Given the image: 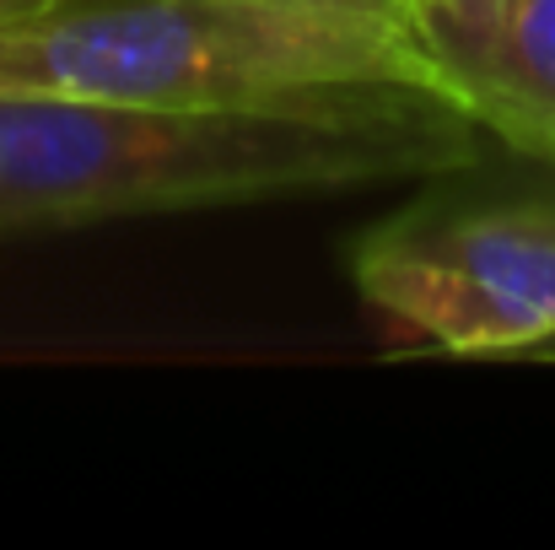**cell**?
I'll list each match as a JSON object with an SVG mask.
<instances>
[{
  "label": "cell",
  "mask_w": 555,
  "mask_h": 550,
  "mask_svg": "<svg viewBox=\"0 0 555 550\" xmlns=\"http://www.w3.org/2000/svg\"><path fill=\"white\" fill-rule=\"evenodd\" d=\"M0 92L475 119L415 16L340 0H54L0 22Z\"/></svg>",
  "instance_id": "obj_1"
},
{
  "label": "cell",
  "mask_w": 555,
  "mask_h": 550,
  "mask_svg": "<svg viewBox=\"0 0 555 550\" xmlns=\"http://www.w3.org/2000/svg\"><path fill=\"white\" fill-rule=\"evenodd\" d=\"M480 136L469 114H216L0 92V232L431 179L469 168Z\"/></svg>",
  "instance_id": "obj_2"
},
{
  "label": "cell",
  "mask_w": 555,
  "mask_h": 550,
  "mask_svg": "<svg viewBox=\"0 0 555 550\" xmlns=\"http://www.w3.org/2000/svg\"><path fill=\"white\" fill-rule=\"evenodd\" d=\"M372 314L448 357L529 362L555 335V205L410 216L351 254Z\"/></svg>",
  "instance_id": "obj_3"
},
{
  "label": "cell",
  "mask_w": 555,
  "mask_h": 550,
  "mask_svg": "<svg viewBox=\"0 0 555 550\" xmlns=\"http://www.w3.org/2000/svg\"><path fill=\"white\" fill-rule=\"evenodd\" d=\"M415 22L491 136L555 141V0H415Z\"/></svg>",
  "instance_id": "obj_4"
},
{
  "label": "cell",
  "mask_w": 555,
  "mask_h": 550,
  "mask_svg": "<svg viewBox=\"0 0 555 550\" xmlns=\"http://www.w3.org/2000/svg\"><path fill=\"white\" fill-rule=\"evenodd\" d=\"M340 5H372V11H399V16H415V0H340Z\"/></svg>",
  "instance_id": "obj_5"
},
{
  "label": "cell",
  "mask_w": 555,
  "mask_h": 550,
  "mask_svg": "<svg viewBox=\"0 0 555 550\" xmlns=\"http://www.w3.org/2000/svg\"><path fill=\"white\" fill-rule=\"evenodd\" d=\"M38 5H54V0H0V22H11V16H27V11H38Z\"/></svg>",
  "instance_id": "obj_6"
},
{
  "label": "cell",
  "mask_w": 555,
  "mask_h": 550,
  "mask_svg": "<svg viewBox=\"0 0 555 550\" xmlns=\"http://www.w3.org/2000/svg\"><path fill=\"white\" fill-rule=\"evenodd\" d=\"M529 362H555V335L540 346V351H534V357H529Z\"/></svg>",
  "instance_id": "obj_7"
},
{
  "label": "cell",
  "mask_w": 555,
  "mask_h": 550,
  "mask_svg": "<svg viewBox=\"0 0 555 550\" xmlns=\"http://www.w3.org/2000/svg\"><path fill=\"white\" fill-rule=\"evenodd\" d=\"M534 157H545V163H555V141H545V146H540Z\"/></svg>",
  "instance_id": "obj_8"
}]
</instances>
